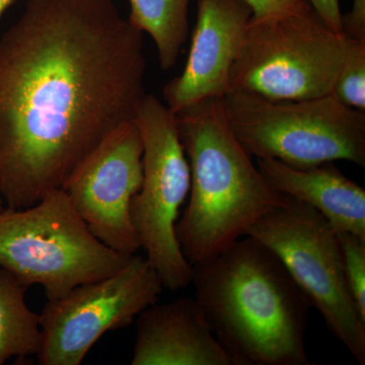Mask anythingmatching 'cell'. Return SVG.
I'll list each match as a JSON object with an SVG mask.
<instances>
[{
	"label": "cell",
	"instance_id": "cell-15",
	"mask_svg": "<svg viewBox=\"0 0 365 365\" xmlns=\"http://www.w3.org/2000/svg\"><path fill=\"white\" fill-rule=\"evenodd\" d=\"M191 0H129L128 21L136 30L148 33L157 46L163 71L177 63L189 33L188 11Z\"/></svg>",
	"mask_w": 365,
	"mask_h": 365
},
{
	"label": "cell",
	"instance_id": "cell-10",
	"mask_svg": "<svg viewBox=\"0 0 365 365\" xmlns=\"http://www.w3.org/2000/svg\"><path fill=\"white\" fill-rule=\"evenodd\" d=\"M143 157L140 132L133 120L124 122L79 163L61 188L91 234L126 256L140 249L130 206L143 185Z\"/></svg>",
	"mask_w": 365,
	"mask_h": 365
},
{
	"label": "cell",
	"instance_id": "cell-8",
	"mask_svg": "<svg viewBox=\"0 0 365 365\" xmlns=\"http://www.w3.org/2000/svg\"><path fill=\"white\" fill-rule=\"evenodd\" d=\"M133 121L143 139V180L132 199V225L163 288L179 292L193 280V266L182 255L176 235L180 208L191 186L188 158L176 114L155 96H144Z\"/></svg>",
	"mask_w": 365,
	"mask_h": 365
},
{
	"label": "cell",
	"instance_id": "cell-12",
	"mask_svg": "<svg viewBox=\"0 0 365 365\" xmlns=\"http://www.w3.org/2000/svg\"><path fill=\"white\" fill-rule=\"evenodd\" d=\"M136 329L132 365H232L195 297L151 304Z\"/></svg>",
	"mask_w": 365,
	"mask_h": 365
},
{
	"label": "cell",
	"instance_id": "cell-11",
	"mask_svg": "<svg viewBox=\"0 0 365 365\" xmlns=\"http://www.w3.org/2000/svg\"><path fill=\"white\" fill-rule=\"evenodd\" d=\"M253 16L244 0H198L197 21L184 71L163 88L175 114L230 91V78Z\"/></svg>",
	"mask_w": 365,
	"mask_h": 365
},
{
	"label": "cell",
	"instance_id": "cell-9",
	"mask_svg": "<svg viewBox=\"0 0 365 365\" xmlns=\"http://www.w3.org/2000/svg\"><path fill=\"white\" fill-rule=\"evenodd\" d=\"M162 280L148 259L131 257L117 272L48 300L40 314L41 365H79L110 331L126 328L160 299Z\"/></svg>",
	"mask_w": 365,
	"mask_h": 365
},
{
	"label": "cell",
	"instance_id": "cell-18",
	"mask_svg": "<svg viewBox=\"0 0 365 365\" xmlns=\"http://www.w3.org/2000/svg\"><path fill=\"white\" fill-rule=\"evenodd\" d=\"M253 11L252 21H259L292 16L309 11L304 0H244Z\"/></svg>",
	"mask_w": 365,
	"mask_h": 365
},
{
	"label": "cell",
	"instance_id": "cell-1",
	"mask_svg": "<svg viewBox=\"0 0 365 365\" xmlns=\"http://www.w3.org/2000/svg\"><path fill=\"white\" fill-rule=\"evenodd\" d=\"M143 33L113 0H29L0 38V196L62 188L146 95Z\"/></svg>",
	"mask_w": 365,
	"mask_h": 365
},
{
	"label": "cell",
	"instance_id": "cell-22",
	"mask_svg": "<svg viewBox=\"0 0 365 365\" xmlns=\"http://www.w3.org/2000/svg\"><path fill=\"white\" fill-rule=\"evenodd\" d=\"M4 208V199H2V197L0 196V210H2V209Z\"/></svg>",
	"mask_w": 365,
	"mask_h": 365
},
{
	"label": "cell",
	"instance_id": "cell-16",
	"mask_svg": "<svg viewBox=\"0 0 365 365\" xmlns=\"http://www.w3.org/2000/svg\"><path fill=\"white\" fill-rule=\"evenodd\" d=\"M331 93L340 103L365 110V41L350 39Z\"/></svg>",
	"mask_w": 365,
	"mask_h": 365
},
{
	"label": "cell",
	"instance_id": "cell-2",
	"mask_svg": "<svg viewBox=\"0 0 365 365\" xmlns=\"http://www.w3.org/2000/svg\"><path fill=\"white\" fill-rule=\"evenodd\" d=\"M195 299L232 365H311V302L278 257L245 235L193 266Z\"/></svg>",
	"mask_w": 365,
	"mask_h": 365
},
{
	"label": "cell",
	"instance_id": "cell-21",
	"mask_svg": "<svg viewBox=\"0 0 365 365\" xmlns=\"http://www.w3.org/2000/svg\"><path fill=\"white\" fill-rule=\"evenodd\" d=\"M16 1H18V0H0V18H1L4 11H6L9 6H13Z\"/></svg>",
	"mask_w": 365,
	"mask_h": 365
},
{
	"label": "cell",
	"instance_id": "cell-20",
	"mask_svg": "<svg viewBox=\"0 0 365 365\" xmlns=\"http://www.w3.org/2000/svg\"><path fill=\"white\" fill-rule=\"evenodd\" d=\"M336 32L343 33L340 0H304ZM344 34V33H343Z\"/></svg>",
	"mask_w": 365,
	"mask_h": 365
},
{
	"label": "cell",
	"instance_id": "cell-17",
	"mask_svg": "<svg viewBox=\"0 0 365 365\" xmlns=\"http://www.w3.org/2000/svg\"><path fill=\"white\" fill-rule=\"evenodd\" d=\"M345 277L362 319H365V240L349 232H338Z\"/></svg>",
	"mask_w": 365,
	"mask_h": 365
},
{
	"label": "cell",
	"instance_id": "cell-14",
	"mask_svg": "<svg viewBox=\"0 0 365 365\" xmlns=\"http://www.w3.org/2000/svg\"><path fill=\"white\" fill-rule=\"evenodd\" d=\"M28 285L0 267V365L18 357L37 356L41 347L40 314L26 302Z\"/></svg>",
	"mask_w": 365,
	"mask_h": 365
},
{
	"label": "cell",
	"instance_id": "cell-5",
	"mask_svg": "<svg viewBox=\"0 0 365 365\" xmlns=\"http://www.w3.org/2000/svg\"><path fill=\"white\" fill-rule=\"evenodd\" d=\"M230 127L252 157L297 167L347 160L365 167V114L332 93L273 101L249 91L222 98Z\"/></svg>",
	"mask_w": 365,
	"mask_h": 365
},
{
	"label": "cell",
	"instance_id": "cell-19",
	"mask_svg": "<svg viewBox=\"0 0 365 365\" xmlns=\"http://www.w3.org/2000/svg\"><path fill=\"white\" fill-rule=\"evenodd\" d=\"M342 30L349 39L365 41V0H352L349 13L342 14Z\"/></svg>",
	"mask_w": 365,
	"mask_h": 365
},
{
	"label": "cell",
	"instance_id": "cell-3",
	"mask_svg": "<svg viewBox=\"0 0 365 365\" xmlns=\"http://www.w3.org/2000/svg\"><path fill=\"white\" fill-rule=\"evenodd\" d=\"M191 172L190 198L176 223L180 248L192 266L211 260L288 197L262 176L228 123L222 98L177 113Z\"/></svg>",
	"mask_w": 365,
	"mask_h": 365
},
{
	"label": "cell",
	"instance_id": "cell-4",
	"mask_svg": "<svg viewBox=\"0 0 365 365\" xmlns=\"http://www.w3.org/2000/svg\"><path fill=\"white\" fill-rule=\"evenodd\" d=\"M131 257L98 241L63 189L30 207L0 210V267L29 287L41 285L48 300L112 275Z\"/></svg>",
	"mask_w": 365,
	"mask_h": 365
},
{
	"label": "cell",
	"instance_id": "cell-7",
	"mask_svg": "<svg viewBox=\"0 0 365 365\" xmlns=\"http://www.w3.org/2000/svg\"><path fill=\"white\" fill-rule=\"evenodd\" d=\"M246 235L278 257L334 337L364 365L365 319L348 287L339 235L331 223L316 209L289 198L262 216Z\"/></svg>",
	"mask_w": 365,
	"mask_h": 365
},
{
	"label": "cell",
	"instance_id": "cell-13",
	"mask_svg": "<svg viewBox=\"0 0 365 365\" xmlns=\"http://www.w3.org/2000/svg\"><path fill=\"white\" fill-rule=\"evenodd\" d=\"M257 167L276 191L316 209L338 232L365 240V190L333 163L297 167L257 158Z\"/></svg>",
	"mask_w": 365,
	"mask_h": 365
},
{
	"label": "cell",
	"instance_id": "cell-6",
	"mask_svg": "<svg viewBox=\"0 0 365 365\" xmlns=\"http://www.w3.org/2000/svg\"><path fill=\"white\" fill-rule=\"evenodd\" d=\"M349 41L313 9L251 20L230 72V91H249L273 101L329 95Z\"/></svg>",
	"mask_w": 365,
	"mask_h": 365
}]
</instances>
